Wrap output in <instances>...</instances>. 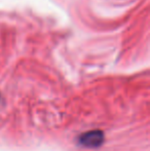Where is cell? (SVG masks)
Returning <instances> with one entry per match:
<instances>
[{
    "instance_id": "1",
    "label": "cell",
    "mask_w": 150,
    "mask_h": 151,
    "mask_svg": "<svg viewBox=\"0 0 150 151\" xmlns=\"http://www.w3.org/2000/svg\"><path fill=\"white\" fill-rule=\"evenodd\" d=\"M79 144L88 148H98L104 142V133L100 129H93L83 133L78 139Z\"/></svg>"
}]
</instances>
